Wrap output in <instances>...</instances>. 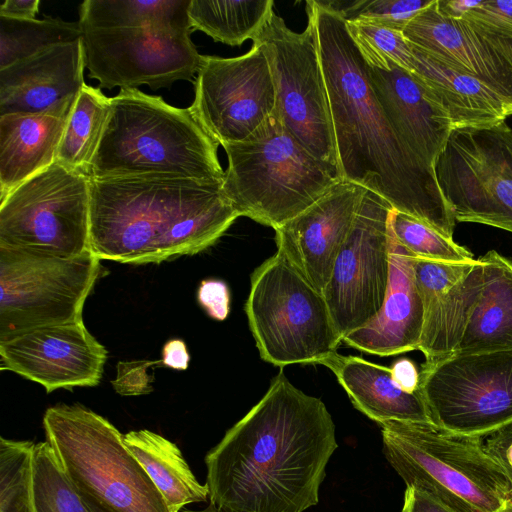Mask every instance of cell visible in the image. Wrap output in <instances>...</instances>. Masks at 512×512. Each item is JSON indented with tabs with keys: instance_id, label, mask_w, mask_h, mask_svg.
Masks as SVG:
<instances>
[{
	"instance_id": "cell-1",
	"label": "cell",
	"mask_w": 512,
	"mask_h": 512,
	"mask_svg": "<svg viewBox=\"0 0 512 512\" xmlns=\"http://www.w3.org/2000/svg\"><path fill=\"white\" fill-rule=\"evenodd\" d=\"M337 447L326 405L281 370L206 454L210 503L227 512H304L318 504Z\"/></svg>"
},
{
	"instance_id": "cell-2",
	"label": "cell",
	"mask_w": 512,
	"mask_h": 512,
	"mask_svg": "<svg viewBox=\"0 0 512 512\" xmlns=\"http://www.w3.org/2000/svg\"><path fill=\"white\" fill-rule=\"evenodd\" d=\"M306 13L315 32L341 179L453 238L456 220L436 172L392 127L346 21L320 0L307 1Z\"/></svg>"
},
{
	"instance_id": "cell-3",
	"label": "cell",
	"mask_w": 512,
	"mask_h": 512,
	"mask_svg": "<svg viewBox=\"0 0 512 512\" xmlns=\"http://www.w3.org/2000/svg\"><path fill=\"white\" fill-rule=\"evenodd\" d=\"M222 184L155 175L91 178L92 253L143 264L207 249L240 217Z\"/></svg>"
},
{
	"instance_id": "cell-4",
	"label": "cell",
	"mask_w": 512,
	"mask_h": 512,
	"mask_svg": "<svg viewBox=\"0 0 512 512\" xmlns=\"http://www.w3.org/2000/svg\"><path fill=\"white\" fill-rule=\"evenodd\" d=\"M191 0H85L79 25L85 68L100 87L153 90L192 81L202 55L192 42Z\"/></svg>"
},
{
	"instance_id": "cell-5",
	"label": "cell",
	"mask_w": 512,
	"mask_h": 512,
	"mask_svg": "<svg viewBox=\"0 0 512 512\" xmlns=\"http://www.w3.org/2000/svg\"><path fill=\"white\" fill-rule=\"evenodd\" d=\"M219 143L189 108L138 89H121L111 109L89 174L93 179L171 176L223 180Z\"/></svg>"
},
{
	"instance_id": "cell-6",
	"label": "cell",
	"mask_w": 512,
	"mask_h": 512,
	"mask_svg": "<svg viewBox=\"0 0 512 512\" xmlns=\"http://www.w3.org/2000/svg\"><path fill=\"white\" fill-rule=\"evenodd\" d=\"M383 453L403 479L452 512H499L512 503V473L481 437L431 422L379 424Z\"/></svg>"
},
{
	"instance_id": "cell-7",
	"label": "cell",
	"mask_w": 512,
	"mask_h": 512,
	"mask_svg": "<svg viewBox=\"0 0 512 512\" xmlns=\"http://www.w3.org/2000/svg\"><path fill=\"white\" fill-rule=\"evenodd\" d=\"M222 189L240 216L273 229L294 218L335 184L337 168L310 154L275 112L245 141L222 146Z\"/></svg>"
},
{
	"instance_id": "cell-8",
	"label": "cell",
	"mask_w": 512,
	"mask_h": 512,
	"mask_svg": "<svg viewBox=\"0 0 512 512\" xmlns=\"http://www.w3.org/2000/svg\"><path fill=\"white\" fill-rule=\"evenodd\" d=\"M45 437L81 498L108 512H170L144 468L106 418L81 405H57L43 417Z\"/></svg>"
},
{
	"instance_id": "cell-9",
	"label": "cell",
	"mask_w": 512,
	"mask_h": 512,
	"mask_svg": "<svg viewBox=\"0 0 512 512\" xmlns=\"http://www.w3.org/2000/svg\"><path fill=\"white\" fill-rule=\"evenodd\" d=\"M245 312L260 357L274 366L317 364L342 342L323 294L278 251L251 274Z\"/></svg>"
},
{
	"instance_id": "cell-10",
	"label": "cell",
	"mask_w": 512,
	"mask_h": 512,
	"mask_svg": "<svg viewBox=\"0 0 512 512\" xmlns=\"http://www.w3.org/2000/svg\"><path fill=\"white\" fill-rule=\"evenodd\" d=\"M90 175L54 162L0 197V247L60 257L90 249Z\"/></svg>"
},
{
	"instance_id": "cell-11",
	"label": "cell",
	"mask_w": 512,
	"mask_h": 512,
	"mask_svg": "<svg viewBox=\"0 0 512 512\" xmlns=\"http://www.w3.org/2000/svg\"><path fill=\"white\" fill-rule=\"evenodd\" d=\"M100 260L0 247V341L27 331L82 321Z\"/></svg>"
},
{
	"instance_id": "cell-12",
	"label": "cell",
	"mask_w": 512,
	"mask_h": 512,
	"mask_svg": "<svg viewBox=\"0 0 512 512\" xmlns=\"http://www.w3.org/2000/svg\"><path fill=\"white\" fill-rule=\"evenodd\" d=\"M418 390L434 425L490 437L512 426V350L453 354L423 364Z\"/></svg>"
},
{
	"instance_id": "cell-13",
	"label": "cell",
	"mask_w": 512,
	"mask_h": 512,
	"mask_svg": "<svg viewBox=\"0 0 512 512\" xmlns=\"http://www.w3.org/2000/svg\"><path fill=\"white\" fill-rule=\"evenodd\" d=\"M266 55L283 125L318 160L338 169L326 85L315 32L308 21L302 32L289 29L271 13L252 39ZM339 170V169H338Z\"/></svg>"
},
{
	"instance_id": "cell-14",
	"label": "cell",
	"mask_w": 512,
	"mask_h": 512,
	"mask_svg": "<svg viewBox=\"0 0 512 512\" xmlns=\"http://www.w3.org/2000/svg\"><path fill=\"white\" fill-rule=\"evenodd\" d=\"M435 172L456 222L512 233V128L453 130Z\"/></svg>"
},
{
	"instance_id": "cell-15",
	"label": "cell",
	"mask_w": 512,
	"mask_h": 512,
	"mask_svg": "<svg viewBox=\"0 0 512 512\" xmlns=\"http://www.w3.org/2000/svg\"><path fill=\"white\" fill-rule=\"evenodd\" d=\"M392 209L384 198L366 190L323 290L342 340L372 320L384 303L391 269L389 216Z\"/></svg>"
},
{
	"instance_id": "cell-16",
	"label": "cell",
	"mask_w": 512,
	"mask_h": 512,
	"mask_svg": "<svg viewBox=\"0 0 512 512\" xmlns=\"http://www.w3.org/2000/svg\"><path fill=\"white\" fill-rule=\"evenodd\" d=\"M190 111L224 146L245 141L276 110L271 69L261 47L237 57L202 55Z\"/></svg>"
},
{
	"instance_id": "cell-17",
	"label": "cell",
	"mask_w": 512,
	"mask_h": 512,
	"mask_svg": "<svg viewBox=\"0 0 512 512\" xmlns=\"http://www.w3.org/2000/svg\"><path fill=\"white\" fill-rule=\"evenodd\" d=\"M1 368L41 384L46 391L96 386L107 350L76 323L33 329L0 341Z\"/></svg>"
},
{
	"instance_id": "cell-18",
	"label": "cell",
	"mask_w": 512,
	"mask_h": 512,
	"mask_svg": "<svg viewBox=\"0 0 512 512\" xmlns=\"http://www.w3.org/2000/svg\"><path fill=\"white\" fill-rule=\"evenodd\" d=\"M366 190L342 180L306 210L274 229L277 251L321 293Z\"/></svg>"
},
{
	"instance_id": "cell-19",
	"label": "cell",
	"mask_w": 512,
	"mask_h": 512,
	"mask_svg": "<svg viewBox=\"0 0 512 512\" xmlns=\"http://www.w3.org/2000/svg\"><path fill=\"white\" fill-rule=\"evenodd\" d=\"M415 281L424 308L418 350L424 364L453 355L463 337L484 286L485 264L449 263L413 257Z\"/></svg>"
},
{
	"instance_id": "cell-20",
	"label": "cell",
	"mask_w": 512,
	"mask_h": 512,
	"mask_svg": "<svg viewBox=\"0 0 512 512\" xmlns=\"http://www.w3.org/2000/svg\"><path fill=\"white\" fill-rule=\"evenodd\" d=\"M403 34L443 65L475 77L512 102V65L489 38L464 19L442 14L437 0L418 13Z\"/></svg>"
},
{
	"instance_id": "cell-21",
	"label": "cell",
	"mask_w": 512,
	"mask_h": 512,
	"mask_svg": "<svg viewBox=\"0 0 512 512\" xmlns=\"http://www.w3.org/2000/svg\"><path fill=\"white\" fill-rule=\"evenodd\" d=\"M81 39L60 43L0 69V116L37 113L77 98L85 82Z\"/></svg>"
},
{
	"instance_id": "cell-22",
	"label": "cell",
	"mask_w": 512,
	"mask_h": 512,
	"mask_svg": "<svg viewBox=\"0 0 512 512\" xmlns=\"http://www.w3.org/2000/svg\"><path fill=\"white\" fill-rule=\"evenodd\" d=\"M373 90L392 127L408 148L435 170L453 131L449 117L410 72L367 65Z\"/></svg>"
},
{
	"instance_id": "cell-23",
	"label": "cell",
	"mask_w": 512,
	"mask_h": 512,
	"mask_svg": "<svg viewBox=\"0 0 512 512\" xmlns=\"http://www.w3.org/2000/svg\"><path fill=\"white\" fill-rule=\"evenodd\" d=\"M390 280L384 303L366 325L344 336L342 342L366 353L392 356L418 350L424 308L415 281L413 257L391 231Z\"/></svg>"
},
{
	"instance_id": "cell-24",
	"label": "cell",
	"mask_w": 512,
	"mask_h": 512,
	"mask_svg": "<svg viewBox=\"0 0 512 512\" xmlns=\"http://www.w3.org/2000/svg\"><path fill=\"white\" fill-rule=\"evenodd\" d=\"M76 99L37 113L0 116V197L56 161Z\"/></svg>"
},
{
	"instance_id": "cell-25",
	"label": "cell",
	"mask_w": 512,
	"mask_h": 512,
	"mask_svg": "<svg viewBox=\"0 0 512 512\" xmlns=\"http://www.w3.org/2000/svg\"><path fill=\"white\" fill-rule=\"evenodd\" d=\"M411 46L412 74L447 114L453 130L491 127L512 115V102L486 83L455 71Z\"/></svg>"
},
{
	"instance_id": "cell-26",
	"label": "cell",
	"mask_w": 512,
	"mask_h": 512,
	"mask_svg": "<svg viewBox=\"0 0 512 512\" xmlns=\"http://www.w3.org/2000/svg\"><path fill=\"white\" fill-rule=\"evenodd\" d=\"M317 364L331 370L354 407L378 424L430 422L419 390H403L393 379L390 367L337 352Z\"/></svg>"
},
{
	"instance_id": "cell-27",
	"label": "cell",
	"mask_w": 512,
	"mask_h": 512,
	"mask_svg": "<svg viewBox=\"0 0 512 512\" xmlns=\"http://www.w3.org/2000/svg\"><path fill=\"white\" fill-rule=\"evenodd\" d=\"M484 286L454 354L512 350V259L483 255Z\"/></svg>"
},
{
	"instance_id": "cell-28",
	"label": "cell",
	"mask_w": 512,
	"mask_h": 512,
	"mask_svg": "<svg viewBox=\"0 0 512 512\" xmlns=\"http://www.w3.org/2000/svg\"><path fill=\"white\" fill-rule=\"evenodd\" d=\"M123 442L163 495L170 512L206 502L209 490L189 468L176 444L147 429L123 434Z\"/></svg>"
},
{
	"instance_id": "cell-29",
	"label": "cell",
	"mask_w": 512,
	"mask_h": 512,
	"mask_svg": "<svg viewBox=\"0 0 512 512\" xmlns=\"http://www.w3.org/2000/svg\"><path fill=\"white\" fill-rule=\"evenodd\" d=\"M272 0H191L188 17L192 30L214 41L240 46L253 39L274 11Z\"/></svg>"
},
{
	"instance_id": "cell-30",
	"label": "cell",
	"mask_w": 512,
	"mask_h": 512,
	"mask_svg": "<svg viewBox=\"0 0 512 512\" xmlns=\"http://www.w3.org/2000/svg\"><path fill=\"white\" fill-rule=\"evenodd\" d=\"M110 109L111 98L100 88L84 84L66 124L56 162L89 174Z\"/></svg>"
},
{
	"instance_id": "cell-31",
	"label": "cell",
	"mask_w": 512,
	"mask_h": 512,
	"mask_svg": "<svg viewBox=\"0 0 512 512\" xmlns=\"http://www.w3.org/2000/svg\"><path fill=\"white\" fill-rule=\"evenodd\" d=\"M79 39V22L52 17L18 20L0 16V69L51 46Z\"/></svg>"
},
{
	"instance_id": "cell-32",
	"label": "cell",
	"mask_w": 512,
	"mask_h": 512,
	"mask_svg": "<svg viewBox=\"0 0 512 512\" xmlns=\"http://www.w3.org/2000/svg\"><path fill=\"white\" fill-rule=\"evenodd\" d=\"M35 443L0 438V512H37L33 459Z\"/></svg>"
},
{
	"instance_id": "cell-33",
	"label": "cell",
	"mask_w": 512,
	"mask_h": 512,
	"mask_svg": "<svg viewBox=\"0 0 512 512\" xmlns=\"http://www.w3.org/2000/svg\"><path fill=\"white\" fill-rule=\"evenodd\" d=\"M389 228L395 240L412 255L427 260L466 263L473 262V253L446 237L427 223L392 209Z\"/></svg>"
},
{
	"instance_id": "cell-34",
	"label": "cell",
	"mask_w": 512,
	"mask_h": 512,
	"mask_svg": "<svg viewBox=\"0 0 512 512\" xmlns=\"http://www.w3.org/2000/svg\"><path fill=\"white\" fill-rule=\"evenodd\" d=\"M33 483L37 512H90L69 483L47 441L35 445Z\"/></svg>"
},
{
	"instance_id": "cell-35",
	"label": "cell",
	"mask_w": 512,
	"mask_h": 512,
	"mask_svg": "<svg viewBox=\"0 0 512 512\" xmlns=\"http://www.w3.org/2000/svg\"><path fill=\"white\" fill-rule=\"evenodd\" d=\"M348 32L368 66L389 71L397 66L414 72V55L402 31L360 22H346Z\"/></svg>"
},
{
	"instance_id": "cell-36",
	"label": "cell",
	"mask_w": 512,
	"mask_h": 512,
	"mask_svg": "<svg viewBox=\"0 0 512 512\" xmlns=\"http://www.w3.org/2000/svg\"><path fill=\"white\" fill-rule=\"evenodd\" d=\"M346 22L380 25L402 31L434 0H320Z\"/></svg>"
},
{
	"instance_id": "cell-37",
	"label": "cell",
	"mask_w": 512,
	"mask_h": 512,
	"mask_svg": "<svg viewBox=\"0 0 512 512\" xmlns=\"http://www.w3.org/2000/svg\"><path fill=\"white\" fill-rule=\"evenodd\" d=\"M479 31L512 38V0H478L462 18Z\"/></svg>"
},
{
	"instance_id": "cell-38",
	"label": "cell",
	"mask_w": 512,
	"mask_h": 512,
	"mask_svg": "<svg viewBox=\"0 0 512 512\" xmlns=\"http://www.w3.org/2000/svg\"><path fill=\"white\" fill-rule=\"evenodd\" d=\"M153 364L150 361L119 362L117 377L112 382L117 393L124 396L147 394L152 391L151 377L146 368Z\"/></svg>"
},
{
	"instance_id": "cell-39",
	"label": "cell",
	"mask_w": 512,
	"mask_h": 512,
	"mask_svg": "<svg viewBox=\"0 0 512 512\" xmlns=\"http://www.w3.org/2000/svg\"><path fill=\"white\" fill-rule=\"evenodd\" d=\"M197 299L211 318L218 321L227 318L230 312V290L224 281L203 280L198 288Z\"/></svg>"
},
{
	"instance_id": "cell-40",
	"label": "cell",
	"mask_w": 512,
	"mask_h": 512,
	"mask_svg": "<svg viewBox=\"0 0 512 512\" xmlns=\"http://www.w3.org/2000/svg\"><path fill=\"white\" fill-rule=\"evenodd\" d=\"M395 382L407 392H416L419 389L420 372L415 363L408 358L396 360L390 367Z\"/></svg>"
},
{
	"instance_id": "cell-41",
	"label": "cell",
	"mask_w": 512,
	"mask_h": 512,
	"mask_svg": "<svg viewBox=\"0 0 512 512\" xmlns=\"http://www.w3.org/2000/svg\"><path fill=\"white\" fill-rule=\"evenodd\" d=\"M402 512H452L427 494L406 487Z\"/></svg>"
},
{
	"instance_id": "cell-42",
	"label": "cell",
	"mask_w": 512,
	"mask_h": 512,
	"mask_svg": "<svg viewBox=\"0 0 512 512\" xmlns=\"http://www.w3.org/2000/svg\"><path fill=\"white\" fill-rule=\"evenodd\" d=\"M162 356V363L176 370L187 369L190 360L186 344L181 339L167 341L163 347Z\"/></svg>"
},
{
	"instance_id": "cell-43",
	"label": "cell",
	"mask_w": 512,
	"mask_h": 512,
	"mask_svg": "<svg viewBox=\"0 0 512 512\" xmlns=\"http://www.w3.org/2000/svg\"><path fill=\"white\" fill-rule=\"evenodd\" d=\"M39 0H5L0 6V16L18 19H35L39 11Z\"/></svg>"
},
{
	"instance_id": "cell-44",
	"label": "cell",
	"mask_w": 512,
	"mask_h": 512,
	"mask_svg": "<svg viewBox=\"0 0 512 512\" xmlns=\"http://www.w3.org/2000/svg\"><path fill=\"white\" fill-rule=\"evenodd\" d=\"M486 443L512 473V426L490 436Z\"/></svg>"
},
{
	"instance_id": "cell-45",
	"label": "cell",
	"mask_w": 512,
	"mask_h": 512,
	"mask_svg": "<svg viewBox=\"0 0 512 512\" xmlns=\"http://www.w3.org/2000/svg\"><path fill=\"white\" fill-rule=\"evenodd\" d=\"M484 34L506 56L512 65V38L501 37L487 33Z\"/></svg>"
},
{
	"instance_id": "cell-46",
	"label": "cell",
	"mask_w": 512,
	"mask_h": 512,
	"mask_svg": "<svg viewBox=\"0 0 512 512\" xmlns=\"http://www.w3.org/2000/svg\"><path fill=\"white\" fill-rule=\"evenodd\" d=\"M81 500L84 502L90 512H108L89 499L81 498Z\"/></svg>"
},
{
	"instance_id": "cell-47",
	"label": "cell",
	"mask_w": 512,
	"mask_h": 512,
	"mask_svg": "<svg viewBox=\"0 0 512 512\" xmlns=\"http://www.w3.org/2000/svg\"><path fill=\"white\" fill-rule=\"evenodd\" d=\"M179 512H227V511L221 510L210 503L206 508L201 509V510H190V509L183 508Z\"/></svg>"
},
{
	"instance_id": "cell-48",
	"label": "cell",
	"mask_w": 512,
	"mask_h": 512,
	"mask_svg": "<svg viewBox=\"0 0 512 512\" xmlns=\"http://www.w3.org/2000/svg\"><path fill=\"white\" fill-rule=\"evenodd\" d=\"M499 512H512V503L508 504L506 507H504Z\"/></svg>"
}]
</instances>
